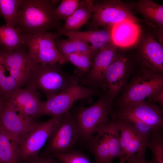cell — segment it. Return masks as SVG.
Listing matches in <instances>:
<instances>
[{
	"label": "cell",
	"mask_w": 163,
	"mask_h": 163,
	"mask_svg": "<svg viewBox=\"0 0 163 163\" xmlns=\"http://www.w3.org/2000/svg\"><path fill=\"white\" fill-rule=\"evenodd\" d=\"M56 7L48 0H22L14 27L23 35L43 34L61 26L56 17Z\"/></svg>",
	"instance_id": "obj_1"
},
{
	"label": "cell",
	"mask_w": 163,
	"mask_h": 163,
	"mask_svg": "<svg viewBox=\"0 0 163 163\" xmlns=\"http://www.w3.org/2000/svg\"><path fill=\"white\" fill-rule=\"evenodd\" d=\"M113 101L106 93L91 105L85 107L81 104L74 110L72 113L78 127L80 139L87 141L109 123Z\"/></svg>",
	"instance_id": "obj_2"
},
{
	"label": "cell",
	"mask_w": 163,
	"mask_h": 163,
	"mask_svg": "<svg viewBox=\"0 0 163 163\" xmlns=\"http://www.w3.org/2000/svg\"><path fill=\"white\" fill-rule=\"evenodd\" d=\"M74 75L63 72L59 65L37 63L27 83L41 91L47 99L72 85L79 84Z\"/></svg>",
	"instance_id": "obj_3"
},
{
	"label": "cell",
	"mask_w": 163,
	"mask_h": 163,
	"mask_svg": "<svg viewBox=\"0 0 163 163\" xmlns=\"http://www.w3.org/2000/svg\"><path fill=\"white\" fill-rule=\"evenodd\" d=\"M92 21L86 24L88 30L98 29V28L111 27L114 24L125 20L145 23L155 27V25L147 20L136 17L131 8L119 0H105L94 3V2Z\"/></svg>",
	"instance_id": "obj_4"
},
{
	"label": "cell",
	"mask_w": 163,
	"mask_h": 163,
	"mask_svg": "<svg viewBox=\"0 0 163 163\" xmlns=\"http://www.w3.org/2000/svg\"><path fill=\"white\" fill-rule=\"evenodd\" d=\"M162 89V74L143 68L127 87L119 100L118 107L145 100Z\"/></svg>",
	"instance_id": "obj_5"
},
{
	"label": "cell",
	"mask_w": 163,
	"mask_h": 163,
	"mask_svg": "<svg viewBox=\"0 0 163 163\" xmlns=\"http://www.w3.org/2000/svg\"><path fill=\"white\" fill-rule=\"evenodd\" d=\"M23 35L29 56L35 63L52 65L67 62L56 46V32L48 31L40 34Z\"/></svg>",
	"instance_id": "obj_6"
},
{
	"label": "cell",
	"mask_w": 163,
	"mask_h": 163,
	"mask_svg": "<svg viewBox=\"0 0 163 163\" xmlns=\"http://www.w3.org/2000/svg\"><path fill=\"white\" fill-rule=\"evenodd\" d=\"M97 93L95 88L79 84L70 86L43 101L37 118L45 115L52 117L62 115L69 111L77 101L91 98Z\"/></svg>",
	"instance_id": "obj_7"
},
{
	"label": "cell",
	"mask_w": 163,
	"mask_h": 163,
	"mask_svg": "<svg viewBox=\"0 0 163 163\" xmlns=\"http://www.w3.org/2000/svg\"><path fill=\"white\" fill-rule=\"evenodd\" d=\"M79 139L75 119L69 111L62 115L60 123L48 139L43 153L53 155L69 152L73 150Z\"/></svg>",
	"instance_id": "obj_8"
},
{
	"label": "cell",
	"mask_w": 163,
	"mask_h": 163,
	"mask_svg": "<svg viewBox=\"0 0 163 163\" xmlns=\"http://www.w3.org/2000/svg\"><path fill=\"white\" fill-rule=\"evenodd\" d=\"M62 115L52 117L37 123L22 140L18 150L19 163L26 159L38 156L41 148L60 123Z\"/></svg>",
	"instance_id": "obj_9"
},
{
	"label": "cell",
	"mask_w": 163,
	"mask_h": 163,
	"mask_svg": "<svg viewBox=\"0 0 163 163\" xmlns=\"http://www.w3.org/2000/svg\"><path fill=\"white\" fill-rule=\"evenodd\" d=\"M110 114L112 119H135L156 129L162 130L163 128L162 110L157 105L145 100L119 107Z\"/></svg>",
	"instance_id": "obj_10"
},
{
	"label": "cell",
	"mask_w": 163,
	"mask_h": 163,
	"mask_svg": "<svg viewBox=\"0 0 163 163\" xmlns=\"http://www.w3.org/2000/svg\"><path fill=\"white\" fill-rule=\"evenodd\" d=\"M1 49L5 69L9 71V75L20 88L27 84L37 63L30 57L24 47L10 51Z\"/></svg>",
	"instance_id": "obj_11"
},
{
	"label": "cell",
	"mask_w": 163,
	"mask_h": 163,
	"mask_svg": "<svg viewBox=\"0 0 163 163\" xmlns=\"http://www.w3.org/2000/svg\"><path fill=\"white\" fill-rule=\"evenodd\" d=\"M43 101L35 87L28 84L24 88H20L14 90L6 104L24 116L35 120Z\"/></svg>",
	"instance_id": "obj_12"
},
{
	"label": "cell",
	"mask_w": 163,
	"mask_h": 163,
	"mask_svg": "<svg viewBox=\"0 0 163 163\" xmlns=\"http://www.w3.org/2000/svg\"><path fill=\"white\" fill-rule=\"evenodd\" d=\"M116 46L111 41L98 53L89 72L80 78L79 82L82 85L95 88H103L106 71L116 55Z\"/></svg>",
	"instance_id": "obj_13"
},
{
	"label": "cell",
	"mask_w": 163,
	"mask_h": 163,
	"mask_svg": "<svg viewBox=\"0 0 163 163\" xmlns=\"http://www.w3.org/2000/svg\"><path fill=\"white\" fill-rule=\"evenodd\" d=\"M128 64L126 58L116 56L106 71L103 88L113 100L128 79L130 74Z\"/></svg>",
	"instance_id": "obj_14"
},
{
	"label": "cell",
	"mask_w": 163,
	"mask_h": 163,
	"mask_svg": "<svg viewBox=\"0 0 163 163\" xmlns=\"http://www.w3.org/2000/svg\"><path fill=\"white\" fill-rule=\"evenodd\" d=\"M115 119L120 132L122 154L124 158L136 154L145 155L148 141L127 120Z\"/></svg>",
	"instance_id": "obj_15"
},
{
	"label": "cell",
	"mask_w": 163,
	"mask_h": 163,
	"mask_svg": "<svg viewBox=\"0 0 163 163\" xmlns=\"http://www.w3.org/2000/svg\"><path fill=\"white\" fill-rule=\"evenodd\" d=\"M37 123L24 116L6 104L0 115V126L12 136L22 140Z\"/></svg>",
	"instance_id": "obj_16"
},
{
	"label": "cell",
	"mask_w": 163,
	"mask_h": 163,
	"mask_svg": "<svg viewBox=\"0 0 163 163\" xmlns=\"http://www.w3.org/2000/svg\"><path fill=\"white\" fill-rule=\"evenodd\" d=\"M111 28L80 31L66 30L62 29L61 26L56 30V32L58 37L64 36L68 38L77 39L88 44L90 43L94 50L99 52L111 41Z\"/></svg>",
	"instance_id": "obj_17"
},
{
	"label": "cell",
	"mask_w": 163,
	"mask_h": 163,
	"mask_svg": "<svg viewBox=\"0 0 163 163\" xmlns=\"http://www.w3.org/2000/svg\"><path fill=\"white\" fill-rule=\"evenodd\" d=\"M140 58L143 68L162 74L163 46L152 36H148L144 40L140 51Z\"/></svg>",
	"instance_id": "obj_18"
},
{
	"label": "cell",
	"mask_w": 163,
	"mask_h": 163,
	"mask_svg": "<svg viewBox=\"0 0 163 163\" xmlns=\"http://www.w3.org/2000/svg\"><path fill=\"white\" fill-rule=\"evenodd\" d=\"M111 41L116 46L126 47L135 44L140 34V28L137 22L125 20L111 27Z\"/></svg>",
	"instance_id": "obj_19"
},
{
	"label": "cell",
	"mask_w": 163,
	"mask_h": 163,
	"mask_svg": "<svg viewBox=\"0 0 163 163\" xmlns=\"http://www.w3.org/2000/svg\"><path fill=\"white\" fill-rule=\"evenodd\" d=\"M109 123L103 128L91 136L87 142L93 155L94 163H111L109 142Z\"/></svg>",
	"instance_id": "obj_20"
},
{
	"label": "cell",
	"mask_w": 163,
	"mask_h": 163,
	"mask_svg": "<svg viewBox=\"0 0 163 163\" xmlns=\"http://www.w3.org/2000/svg\"><path fill=\"white\" fill-rule=\"evenodd\" d=\"M22 140L12 136L0 126L1 163H19L18 150Z\"/></svg>",
	"instance_id": "obj_21"
},
{
	"label": "cell",
	"mask_w": 163,
	"mask_h": 163,
	"mask_svg": "<svg viewBox=\"0 0 163 163\" xmlns=\"http://www.w3.org/2000/svg\"><path fill=\"white\" fill-rule=\"evenodd\" d=\"M94 1H80L78 7L65 21L62 28L70 30H78L93 17Z\"/></svg>",
	"instance_id": "obj_22"
},
{
	"label": "cell",
	"mask_w": 163,
	"mask_h": 163,
	"mask_svg": "<svg viewBox=\"0 0 163 163\" xmlns=\"http://www.w3.org/2000/svg\"><path fill=\"white\" fill-rule=\"evenodd\" d=\"M56 46L63 55L78 53L87 55L94 60L98 52L94 50L89 44L79 39L68 38L66 39L56 38L55 39Z\"/></svg>",
	"instance_id": "obj_23"
},
{
	"label": "cell",
	"mask_w": 163,
	"mask_h": 163,
	"mask_svg": "<svg viewBox=\"0 0 163 163\" xmlns=\"http://www.w3.org/2000/svg\"><path fill=\"white\" fill-rule=\"evenodd\" d=\"M26 47L23 34L18 29L6 24L0 26V48L10 51Z\"/></svg>",
	"instance_id": "obj_24"
},
{
	"label": "cell",
	"mask_w": 163,
	"mask_h": 163,
	"mask_svg": "<svg viewBox=\"0 0 163 163\" xmlns=\"http://www.w3.org/2000/svg\"><path fill=\"white\" fill-rule=\"evenodd\" d=\"M137 8L138 11L148 21L163 26V5L152 0H142L139 2Z\"/></svg>",
	"instance_id": "obj_25"
},
{
	"label": "cell",
	"mask_w": 163,
	"mask_h": 163,
	"mask_svg": "<svg viewBox=\"0 0 163 163\" xmlns=\"http://www.w3.org/2000/svg\"><path fill=\"white\" fill-rule=\"evenodd\" d=\"M63 55L67 62H70L77 68L75 74L80 78L89 72L94 61L90 57L83 54L74 53Z\"/></svg>",
	"instance_id": "obj_26"
},
{
	"label": "cell",
	"mask_w": 163,
	"mask_h": 163,
	"mask_svg": "<svg viewBox=\"0 0 163 163\" xmlns=\"http://www.w3.org/2000/svg\"><path fill=\"white\" fill-rule=\"evenodd\" d=\"M5 70L0 48V94L7 102L11 93L20 88L16 81L11 76L6 75Z\"/></svg>",
	"instance_id": "obj_27"
},
{
	"label": "cell",
	"mask_w": 163,
	"mask_h": 163,
	"mask_svg": "<svg viewBox=\"0 0 163 163\" xmlns=\"http://www.w3.org/2000/svg\"><path fill=\"white\" fill-rule=\"evenodd\" d=\"M22 0H0V14L6 25L14 27L17 13Z\"/></svg>",
	"instance_id": "obj_28"
},
{
	"label": "cell",
	"mask_w": 163,
	"mask_h": 163,
	"mask_svg": "<svg viewBox=\"0 0 163 163\" xmlns=\"http://www.w3.org/2000/svg\"><path fill=\"white\" fill-rule=\"evenodd\" d=\"M152 158L156 163H163V138L162 130L156 132L147 142Z\"/></svg>",
	"instance_id": "obj_29"
},
{
	"label": "cell",
	"mask_w": 163,
	"mask_h": 163,
	"mask_svg": "<svg viewBox=\"0 0 163 163\" xmlns=\"http://www.w3.org/2000/svg\"><path fill=\"white\" fill-rule=\"evenodd\" d=\"M80 0H62L55 10V14L57 19L59 21H66L77 9Z\"/></svg>",
	"instance_id": "obj_30"
},
{
	"label": "cell",
	"mask_w": 163,
	"mask_h": 163,
	"mask_svg": "<svg viewBox=\"0 0 163 163\" xmlns=\"http://www.w3.org/2000/svg\"><path fill=\"white\" fill-rule=\"evenodd\" d=\"M52 156L59 160L61 163H92L87 156L78 150H73L67 153Z\"/></svg>",
	"instance_id": "obj_31"
},
{
	"label": "cell",
	"mask_w": 163,
	"mask_h": 163,
	"mask_svg": "<svg viewBox=\"0 0 163 163\" xmlns=\"http://www.w3.org/2000/svg\"><path fill=\"white\" fill-rule=\"evenodd\" d=\"M125 120L128 121L137 132L148 142L156 132L162 130L154 128L143 122L137 120L130 119Z\"/></svg>",
	"instance_id": "obj_32"
},
{
	"label": "cell",
	"mask_w": 163,
	"mask_h": 163,
	"mask_svg": "<svg viewBox=\"0 0 163 163\" xmlns=\"http://www.w3.org/2000/svg\"><path fill=\"white\" fill-rule=\"evenodd\" d=\"M20 163H60L50 155L43 153L41 155L27 158Z\"/></svg>",
	"instance_id": "obj_33"
},
{
	"label": "cell",
	"mask_w": 163,
	"mask_h": 163,
	"mask_svg": "<svg viewBox=\"0 0 163 163\" xmlns=\"http://www.w3.org/2000/svg\"><path fill=\"white\" fill-rule=\"evenodd\" d=\"M145 156L136 154L125 157V163H156L153 159L150 161L147 160Z\"/></svg>",
	"instance_id": "obj_34"
},
{
	"label": "cell",
	"mask_w": 163,
	"mask_h": 163,
	"mask_svg": "<svg viewBox=\"0 0 163 163\" xmlns=\"http://www.w3.org/2000/svg\"><path fill=\"white\" fill-rule=\"evenodd\" d=\"M147 101L151 103L157 102L163 105V89L148 98Z\"/></svg>",
	"instance_id": "obj_35"
},
{
	"label": "cell",
	"mask_w": 163,
	"mask_h": 163,
	"mask_svg": "<svg viewBox=\"0 0 163 163\" xmlns=\"http://www.w3.org/2000/svg\"><path fill=\"white\" fill-rule=\"evenodd\" d=\"M7 102L0 94V115L5 109Z\"/></svg>",
	"instance_id": "obj_36"
},
{
	"label": "cell",
	"mask_w": 163,
	"mask_h": 163,
	"mask_svg": "<svg viewBox=\"0 0 163 163\" xmlns=\"http://www.w3.org/2000/svg\"><path fill=\"white\" fill-rule=\"evenodd\" d=\"M59 0H50L51 3L53 4V5H55L56 4L58 3L59 2H60Z\"/></svg>",
	"instance_id": "obj_37"
},
{
	"label": "cell",
	"mask_w": 163,
	"mask_h": 163,
	"mask_svg": "<svg viewBox=\"0 0 163 163\" xmlns=\"http://www.w3.org/2000/svg\"><path fill=\"white\" fill-rule=\"evenodd\" d=\"M119 163H125V159L124 158L120 160V161Z\"/></svg>",
	"instance_id": "obj_38"
},
{
	"label": "cell",
	"mask_w": 163,
	"mask_h": 163,
	"mask_svg": "<svg viewBox=\"0 0 163 163\" xmlns=\"http://www.w3.org/2000/svg\"><path fill=\"white\" fill-rule=\"evenodd\" d=\"M0 163H1V162H0Z\"/></svg>",
	"instance_id": "obj_39"
},
{
	"label": "cell",
	"mask_w": 163,
	"mask_h": 163,
	"mask_svg": "<svg viewBox=\"0 0 163 163\" xmlns=\"http://www.w3.org/2000/svg\"><path fill=\"white\" fill-rule=\"evenodd\" d=\"M0 15H1L0 14Z\"/></svg>",
	"instance_id": "obj_40"
}]
</instances>
